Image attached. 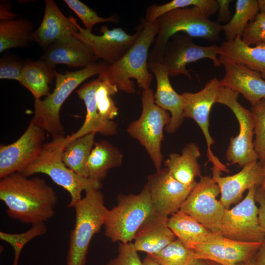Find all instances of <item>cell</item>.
Wrapping results in <instances>:
<instances>
[{
	"label": "cell",
	"instance_id": "14",
	"mask_svg": "<svg viewBox=\"0 0 265 265\" xmlns=\"http://www.w3.org/2000/svg\"><path fill=\"white\" fill-rule=\"evenodd\" d=\"M45 132L30 122L24 133L14 142L0 146V179L21 173L40 155Z\"/></svg>",
	"mask_w": 265,
	"mask_h": 265
},
{
	"label": "cell",
	"instance_id": "38",
	"mask_svg": "<svg viewBox=\"0 0 265 265\" xmlns=\"http://www.w3.org/2000/svg\"><path fill=\"white\" fill-rule=\"evenodd\" d=\"M64 1L81 20L85 29L91 32L93 26L97 24L118 22V19L114 15L108 18L99 16L93 9L78 0H65Z\"/></svg>",
	"mask_w": 265,
	"mask_h": 265
},
{
	"label": "cell",
	"instance_id": "1",
	"mask_svg": "<svg viewBox=\"0 0 265 265\" xmlns=\"http://www.w3.org/2000/svg\"><path fill=\"white\" fill-rule=\"evenodd\" d=\"M0 199L9 217L32 225L45 223L54 215L58 197L44 179L16 172L0 179Z\"/></svg>",
	"mask_w": 265,
	"mask_h": 265
},
{
	"label": "cell",
	"instance_id": "6",
	"mask_svg": "<svg viewBox=\"0 0 265 265\" xmlns=\"http://www.w3.org/2000/svg\"><path fill=\"white\" fill-rule=\"evenodd\" d=\"M85 192L74 207L75 224L70 234L66 265H85L90 241L104 225L108 211L100 189Z\"/></svg>",
	"mask_w": 265,
	"mask_h": 265
},
{
	"label": "cell",
	"instance_id": "36",
	"mask_svg": "<svg viewBox=\"0 0 265 265\" xmlns=\"http://www.w3.org/2000/svg\"><path fill=\"white\" fill-rule=\"evenodd\" d=\"M47 232L45 223L32 225L28 230L19 234H11L1 231L0 238L9 244L14 252L13 265H18L21 252L24 246L34 238L43 235Z\"/></svg>",
	"mask_w": 265,
	"mask_h": 265
},
{
	"label": "cell",
	"instance_id": "18",
	"mask_svg": "<svg viewBox=\"0 0 265 265\" xmlns=\"http://www.w3.org/2000/svg\"><path fill=\"white\" fill-rule=\"evenodd\" d=\"M211 170L212 178L220 189L219 201L226 209L238 203L247 189L260 187L263 180L262 167L257 160L247 163L239 172L232 176L222 177V172Z\"/></svg>",
	"mask_w": 265,
	"mask_h": 265
},
{
	"label": "cell",
	"instance_id": "26",
	"mask_svg": "<svg viewBox=\"0 0 265 265\" xmlns=\"http://www.w3.org/2000/svg\"><path fill=\"white\" fill-rule=\"evenodd\" d=\"M200 156L198 146L190 142L184 147L181 155L170 154L164 164L170 175L177 181L186 186H195L197 183L196 178L202 176L198 162Z\"/></svg>",
	"mask_w": 265,
	"mask_h": 265
},
{
	"label": "cell",
	"instance_id": "22",
	"mask_svg": "<svg viewBox=\"0 0 265 265\" xmlns=\"http://www.w3.org/2000/svg\"><path fill=\"white\" fill-rule=\"evenodd\" d=\"M40 59L53 66L61 64L71 68L82 69L97 62V59L89 48L74 35L52 44Z\"/></svg>",
	"mask_w": 265,
	"mask_h": 265
},
{
	"label": "cell",
	"instance_id": "23",
	"mask_svg": "<svg viewBox=\"0 0 265 265\" xmlns=\"http://www.w3.org/2000/svg\"><path fill=\"white\" fill-rule=\"evenodd\" d=\"M168 216L156 212L149 215L136 232L133 243L137 251L157 253L175 239L168 225Z\"/></svg>",
	"mask_w": 265,
	"mask_h": 265
},
{
	"label": "cell",
	"instance_id": "40",
	"mask_svg": "<svg viewBox=\"0 0 265 265\" xmlns=\"http://www.w3.org/2000/svg\"><path fill=\"white\" fill-rule=\"evenodd\" d=\"M106 265H144L132 242L120 243L117 256Z\"/></svg>",
	"mask_w": 265,
	"mask_h": 265
},
{
	"label": "cell",
	"instance_id": "48",
	"mask_svg": "<svg viewBox=\"0 0 265 265\" xmlns=\"http://www.w3.org/2000/svg\"><path fill=\"white\" fill-rule=\"evenodd\" d=\"M262 165L263 171V180L260 188L265 192V159L262 162H260Z\"/></svg>",
	"mask_w": 265,
	"mask_h": 265
},
{
	"label": "cell",
	"instance_id": "10",
	"mask_svg": "<svg viewBox=\"0 0 265 265\" xmlns=\"http://www.w3.org/2000/svg\"><path fill=\"white\" fill-rule=\"evenodd\" d=\"M219 194V187L212 177L201 176L179 211L194 218L212 233L221 235L226 209L216 199Z\"/></svg>",
	"mask_w": 265,
	"mask_h": 265
},
{
	"label": "cell",
	"instance_id": "17",
	"mask_svg": "<svg viewBox=\"0 0 265 265\" xmlns=\"http://www.w3.org/2000/svg\"><path fill=\"white\" fill-rule=\"evenodd\" d=\"M262 242L234 240L214 234L208 241L195 244L197 259L209 260L221 265H236L254 258Z\"/></svg>",
	"mask_w": 265,
	"mask_h": 265
},
{
	"label": "cell",
	"instance_id": "50",
	"mask_svg": "<svg viewBox=\"0 0 265 265\" xmlns=\"http://www.w3.org/2000/svg\"><path fill=\"white\" fill-rule=\"evenodd\" d=\"M236 265H256V264L254 258H252L246 261L241 262Z\"/></svg>",
	"mask_w": 265,
	"mask_h": 265
},
{
	"label": "cell",
	"instance_id": "19",
	"mask_svg": "<svg viewBox=\"0 0 265 265\" xmlns=\"http://www.w3.org/2000/svg\"><path fill=\"white\" fill-rule=\"evenodd\" d=\"M148 66L155 76L157 81V89L154 93L155 103L169 112L170 122L165 129L167 132L174 133L180 127L184 118L183 97L173 89L169 80L168 72L162 63L150 62Z\"/></svg>",
	"mask_w": 265,
	"mask_h": 265
},
{
	"label": "cell",
	"instance_id": "12",
	"mask_svg": "<svg viewBox=\"0 0 265 265\" xmlns=\"http://www.w3.org/2000/svg\"><path fill=\"white\" fill-rule=\"evenodd\" d=\"M219 54L220 47L217 45L200 46L195 44L188 35L179 32L173 35L167 42L161 63L166 68L169 76L184 75L191 79L190 70L186 68L189 63L207 58L211 59L215 67H221Z\"/></svg>",
	"mask_w": 265,
	"mask_h": 265
},
{
	"label": "cell",
	"instance_id": "21",
	"mask_svg": "<svg viewBox=\"0 0 265 265\" xmlns=\"http://www.w3.org/2000/svg\"><path fill=\"white\" fill-rule=\"evenodd\" d=\"M222 65L225 73L220 80L221 87L241 94L251 106L265 99V80L260 74L239 63Z\"/></svg>",
	"mask_w": 265,
	"mask_h": 265
},
{
	"label": "cell",
	"instance_id": "46",
	"mask_svg": "<svg viewBox=\"0 0 265 265\" xmlns=\"http://www.w3.org/2000/svg\"><path fill=\"white\" fill-rule=\"evenodd\" d=\"M192 265H221L215 262L203 259H197Z\"/></svg>",
	"mask_w": 265,
	"mask_h": 265
},
{
	"label": "cell",
	"instance_id": "7",
	"mask_svg": "<svg viewBox=\"0 0 265 265\" xmlns=\"http://www.w3.org/2000/svg\"><path fill=\"white\" fill-rule=\"evenodd\" d=\"M154 212L147 185L138 194L120 195L117 205L107 212L105 235L113 242H132L139 227Z\"/></svg>",
	"mask_w": 265,
	"mask_h": 265
},
{
	"label": "cell",
	"instance_id": "45",
	"mask_svg": "<svg viewBox=\"0 0 265 265\" xmlns=\"http://www.w3.org/2000/svg\"><path fill=\"white\" fill-rule=\"evenodd\" d=\"M256 265H265V239L254 257Z\"/></svg>",
	"mask_w": 265,
	"mask_h": 265
},
{
	"label": "cell",
	"instance_id": "8",
	"mask_svg": "<svg viewBox=\"0 0 265 265\" xmlns=\"http://www.w3.org/2000/svg\"><path fill=\"white\" fill-rule=\"evenodd\" d=\"M141 102L140 116L130 124L127 131L146 149L157 171H159L161 169L163 160L161 144L163 130L170 123L171 115L155 103L154 92L151 88L143 90Z\"/></svg>",
	"mask_w": 265,
	"mask_h": 265
},
{
	"label": "cell",
	"instance_id": "5",
	"mask_svg": "<svg viewBox=\"0 0 265 265\" xmlns=\"http://www.w3.org/2000/svg\"><path fill=\"white\" fill-rule=\"evenodd\" d=\"M106 64L104 61L96 62L79 70L66 71L64 74L56 72L53 92L43 100L34 99V115L31 121L53 137L64 135L60 117L62 105L80 84L88 78L99 75Z\"/></svg>",
	"mask_w": 265,
	"mask_h": 265
},
{
	"label": "cell",
	"instance_id": "15",
	"mask_svg": "<svg viewBox=\"0 0 265 265\" xmlns=\"http://www.w3.org/2000/svg\"><path fill=\"white\" fill-rule=\"evenodd\" d=\"M79 31L73 34L86 45L98 59L113 64L120 59L134 43L141 31L140 24L132 35L127 34L122 28L109 29L106 25L100 28L101 35H96L81 27L77 22Z\"/></svg>",
	"mask_w": 265,
	"mask_h": 265
},
{
	"label": "cell",
	"instance_id": "39",
	"mask_svg": "<svg viewBox=\"0 0 265 265\" xmlns=\"http://www.w3.org/2000/svg\"><path fill=\"white\" fill-rule=\"evenodd\" d=\"M241 38L249 46H265V14L259 12L248 24Z\"/></svg>",
	"mask_w": 265,
	"mask_h": 265
},
{
	"label": "cell",
	"instance_id": "41",
	"mask_svg": "<svg viewBox=\"0 0 265 265\" xmlns=\"http://www.w3.org/2000/svg\"><path fill=\"white\" fill-rule=\"evenodd\" d=\"M24 65L17 57L4 55L0 59V79L15 80L19 82Z\"/></svg>",
	"mask_w": 265,
	"mask_h": 265
},
{
	"label": "cell",
	"instance_id": "27",
	"mask_svg": "<svg viewBox=\"0 0 265 265\" xmlns=\"http://www.w3.org/2000/svg\"><path fill=\"white\" fill-rule=\"evenodd\" d=\"M56 73L54 66L43 60L25 61L19 82L31 93L34 99H40L51 93L49 84Z\"/></svg>",
	"mask_w": 265,
	"mask_h": 265
},
{
	"label": "cell",
	"instance_id": "47",
	"mask_svg": "<svg viewBox=\"0 0 265 265\" xmlns=\"http://www.w3.org/2000/svg\"><path fill=\"white\" fill-rule=\"evenodd\" d=\"M143 263L144 265H160L148 255L144 259Z\"/></svg>",
	"mask_w": 265,
	"mask_h": 265
},
{
	"label": "cell",
	"instance_id": "4",
	"mask_svg": "<svg viewBox=\"0 0 265 265\" xmlns=\"http://www.w3.org/2000/svg\"><path fill=\"white\" fill-rule=\"evenodd\" d=\"M158 21L159 30L155 44L149 53L148 63L162 62L167 42L177 33L216 42L220 40V33L222 30L221 24L210 20L196 6L173 10L159 17Z\"/></svg>",
	"mask_w": 265,
	"mask_h": 265
},
{
	"label": "cell",
	"instance_id": "44",
	"mask_svg": "<svg viewBox=\"0 0 265 265\" xmlns=\"http://www.w3.org/2000/svg\"><path fill=\"white\" fill-rule=\"evenodd\" d=\"M10 4L6 2H2L0 4V21L14 20L18 16L17 13L11 11Z\"/></svg>",
	"mask_w": 265,
	"mask_h": 265
},
{
	"label": "cell",
	"instance_id": "34",
	"mask_svg": "<svg viewBox=\"0 0 265 265\" xmlns=\"http://www.w3.org/2000/svg\"><path fill=\"white\" fill-rule=\"evenodd\" d=\"M189 6L199 8L208 18L218 10V4L215 0H173L161 5H151L146 10L145 19L148 21H155L168 12Z\"/></svg>",
	"mask_w": 265,
	"mask_h": 265
},
{
	"label": "cell",
	"instance_id": "42",
	"mask_svg": "<svg viewBox=\"0 0 265 265\" xmlns=\"http://www.w3.org/2000/svg\"><path fill=\"white\" fill-rule=\"evenodd\" d=\"M255 199L259 204V221L262 230L265 234V192L260 187L256 189Z\"/></svg>",
	"mask_w": 265,
	"mask_h": 265
},
{
	"label": "cell",
	"instance_id": "33",
	"mask_svg": "<svg viewBox=\"0 0 265 265\" xmlns=\"http://www.w3.org/2000/svg\"><path fill=\"white\" fill-rule=\"evenodd\" d=\"M99 76L100 81L95 94L96 107L103 119L112 120L118 113V108L112 99L118 92V86L103 73Z\"/></svg>",
	"mask_w": 265,
	"mask_h": 265
},
{
	"label": "cell",
	"instance_id": "29",
	"mask_svg": "<svg viewBox=\"0 0 265 265\" xmlns=\"http://www.w3.org/2000/svg\"><path fill=\"white\" fill-rule=\"evenodd\" d=\"M168 225L177 238L190 249L195 244L209 241L215 234L190 215L179 211L168 218Z\"/></svg>",
	"mask_w": 265,
	"mask_h": 265
},
{
	"label": "cell",
	"instance_id": "24",
	"mask_svg": "<svg viewBox=\"0 0 265 265\" xmlns=\"http://www.w3.org/2000/svg\"><path fill=\"white\" fill-rule=\"evenodd\" d=\"M100 78L94 79L83 85L77 91L83 100L86 108V115L82 125L71 135L66 136L68 142L90 133H99L111 136L117 132V124L113 120L103 119L99 114L95 103V94L99 84Z\"/></svg>",
	"mask_w": 265,
	"mask_h": 265
},
{
	"label": "cell",
	"instance_id": "11",
	"mask_svg": "<svg viewBox=\"0 0 265 265\" xmlns=\"http://www.w3.org/2000/svg\"><path fill=\"white\" fill-rule=\"evenodd\" d=\"M257 187L248 190L245 197L231 209H225L221 221V235L247 242H263L265 234L259 221V208L255 199Z\"/></svg>",
	"mask_w": 265,
	"mask_h": 265
},
{
	"label": "cell",
	"instance_id": "30",
	"mask_svg": "<svg viewBox=\"0 0 265 265\" xmlns=\"http://www.w3.org/2000/svg\"><path fill=\"white\" fill-rule=\"evenodd\" d=\"M96 133H90L68 142L63 154V161L73 171L88 178L86 164L95 143Z\"/></svg>",
	"mask_w": 265,
	"mask_h": 265
},
{
	"label": "cell",
	"instance_id": "9",
	"mask_svg": "<svg viewBox=\"0 0 265 265\" xmlns=\"http://www.w3.org/2000/svg\"><path fill=\"white\" fill-rule=\"evenodd\" d=\"M239 94L230 89L220 86L216 100L228 106L234 113L239 124V131L236 137H231L226 153L230 164H238L243 166L251 161L257 160L254 141V124L251 110L242 106L238 102Z\"/></svg>",
	"mask_w": 265,
	"mask_h": 265
},
{
	"label": "cell",
	"instance_id": "2",
	"mask_svg": "<svg viewBox=\"0 0 265 265\" xmlns=\"http://www.w3.org/2000/svg\"><path fill=\"white\" fill-rule=\"evenodd\" d=\"M139 24L140 33L133 45L118 61L107 63L102 72L117 85L118 89L130 94L135 92L131 79L136 80L137 85L143 90L150 88L153 79L148 70V58L149 49L158 32V21L143 18Z\"/></svg>",
	"mask_w": 265,
	"mask_h": 265
},
{
	"label": "cell",
	"instance_id": "20",
	"mask_svg": "<svg viewBox=\"0 0 265 265\" xmlns=\"http://www.w3.org/2000/svg\"><path fill=\"white\" fill-rule=\"evenodd\" d=\"M44 14L38 28L32 33V41L46 50L54 42L79 31L77 19L65 16L53 0H46Z\"/></svg>",
	"mask_w": 265,
	"mask_h": 265
},
{
	"label": "cell",
	"instance_id": "37",
	"mask_svg": "<svg viewBox=\"0 0 265 265\" xmlns=\"http://www.w3.org/2000/svg\"><path fill=\"white\" fill-rule=\"evenodd\" d=\"M254 124V147L260 162L265 159V99L251 106Z\"/></svg>",
	"mask_w": 265,
	"mask_h": 265
},
{
	"label": "cell",
	"instance_id": "49",
	"mask_svg": "<svg viewBox=\"0 0 265 265\" xmlns=\"http://www.w3.org/2000/svg\"><path fill=\"white\" fill-rule=\"evenodd\" d=\"M259 13L265 14V0H257Z\"/></svg>",
	"mask_w": 265,
	"mask_h": 265
},
{
	"label": "cell",
	"instance_id": "13",
	"mask_svg": "<svg viewBox=\"0 0 265 265\" xmlns=\"http://www.w3.org/2000/svg\"><path fill=\"white\" fill-rule=\"evenodd\" d=\"M220 80L216 78L211 79L202 89L196 93L185 92L181 94L184 103V116L193 119L199 126L207 145L208 162L212 164V169L228 173L229 170L212 153V146L214 143V139L209 132V115L212 107L216 103Z\"/></svg>",
	"mask_w": 265,
	"mask_h": 265
},
{
	"label": "cell",
	"instance_id": "31",
	"mask_svg": "<svg viewBox=\"0 0 265 265\" xmlns=\"http://www.w3.org/2000/svg\"><path fill=\"white\" fill-rule=\"evenodd\" d=\"M34 26L27 19L0 21V53L8 49L24 47L32 41Z\"/></svg>",
	"mask_w": 265,
	"mask_h": 265
},
{
	"label": "cell",
	"instance_id": "3",
	"mask_svg": "<svg viewBox=\"0 0 265 265\" xmlns=\"http://www.w3.org/2000/svg\"><path fill=\"white\" fill-rule=\"evenodd\" d=\"M68 143L64 135L53 137L44 143L38 157L21 173L26 177L37 173L47 175L69 193L71 200L67 207L74 208L82 198L83 191L100 189L102 185L101 182L78 175L65 164L63 154Z\"/></svg>",
	"mask_w": 265,
	"mask_h": 265
},
{
	"label": "cell",
	"instance_id": "16",
	"mask_svg": "<svg viewBox=\"0 0 265 265\" xmlns=\"http://www.w3.org/2000/svg\"><path fill=\"white\" fill-rule=\"evenodd\" d=\"M146 185L155 212L167 216L180 210L195 186L180 183L166 168L148 176Z\"/></svg>",
	"mask_w": 265,
	"mask_h": 265
},
{
	"label": "cell",
	"instance_id": "28",
	"mask_svg": "<svg viewBox=\"0 0 265 265\" xmlns=\"http://www.w3.org/2000/svg\"><path fill=\"white\" fill-rule=\"evenodd\" d=\"M122 159L120 150L108 141L95 142L86 164L88 178L101 182L109 169L121 165Z\"/></svg>",
	"mask_w": 265,
	"mask_h": 265
},
{
	"label": "cell",
	"instance_id": "25",
	"mask_svg": "<svg viewBox=\"0 0 265 265\" xmlns=\"http://www.w3.org/2000/svg\"><path fill=\"white\" fill-rule=\"evenodd\" d=\"M219 47L218 59L221 65L227 63L242 64L260 74L265 80V45L249 46L238 36L233 41L222 42Z\"/></svg>",
	"mask_w": 265,
	"mask_h": 265
},
{
	"label": "cell",
	"instance_id": "35",
	"mask_svg": "<svg viewBox=\"0 0 265 265\" xmlns=\"http://www.w3.org/2000/svg\"><path fill=\"white\" fill-rule=\"evenodd\" d=\"M147 255L160 265H192L198 259L195 252L178 238L159 252Z\"/></svg>",
	"mask_w": 265,
	"mask_h": 265
},
{
	"label": "cell",
	"instance_id": "43",
	"mask_svg": "<svg viewBox=\"0 0 265 265\" xmlns=\"http://www.w3.org/2000/svg\"><path fill=\"white\" fill-rule=\"evenodd\" d=\"M218 6V13L216 22L227 24L231 19V13L229 9L230 3L232 1L231 0H217Z\"/></svg>",
	"mask_w": 265,
	"mask_h": 265
},
{
	"label": "cell",
	"instance_id": "32",
	"mask_svg": "<svg viewBox=\"0 0 265 265\" xmlns=\"http://www.w3.org/2000/svg\"><path fill=\"white\" fill-rule=\"evenodd\" d=\"M259 12L257 0H237L234 15L228 23L222 25L226 41L241 37L248 24Z\"/></svg>",
	"mask_w": 265,
	"mask_h": 265
}]
</instances>
